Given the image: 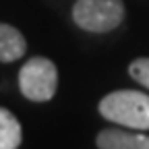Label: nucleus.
Segmentation results:
<instances>
[{
    "instance_id": "nucleus-3",
    "label": "nucleus",
    "mask_w": 149,
    "mask_h": 149,
    "mask_svg": "<svg viewBox=\"0 0 149 149\" xmlns=\"http://www.w3.org/2000/svg\"><path fill=\"white\" fill-rule=\"evenodd\" d=\"M19 87L21 93L31 102L52 100L58 87V70L54 62L44 56L29 58L19 70Z\"/></svg>"
},
{
    "instance_id": "nucleus-7",
    "label": "nucleus",
    "mask_w": 149,
    "mask_h": 149,
    "mask_svg": "<svg viewBox=\"0 0 149 149\" xmlns=\"http://www.w3.org/2000/svg\"><path fill=\"white\" fill-rule=\"evenodd\" d=\"M128 72L137 83L149 89V58H137L135 62H130Z\"/></svg>"
},
{
    "instance_id": "nucleus-6",
    "label": "nucleus",
    "mask_w": 149,
    "mask_h": 149,
    "mask_svg": "<svg viewBox=\"0 0 149 149\" xmlns=\"http://www.w3.org/2000/svg\"><path fill=\"white\" fill-rule=\"evenodd\" d=\"M21 145V124L13 112L0 108V149H19Z\"/></svg>"
},
{
    "instance_id": "nucleus-4",
    "label": "nucleus",
    "mask_w": 149,
    "mask_h": 149,
    "mask_svg": "<svg viewBox=\"0 0 149 149\" xmlns=\"http://www.w3.org/2000/svg\"><path fill=\"white\" fill-rule=\"evenodd\" d=\"M100 149H149V137L120 128H104L97 135Z\"/></svg>"
},
{
    "instance_id": "nucleus-1",
    "label": "nucleus",
    "mask_w": 149,
    "mask_h": 149,
    "mask_svg": "<svg viewBox=\"0 0 149 149\" xmlns=\"http://www.w3.org/2000/svg\"><path fill=\"white\" fill-rule=\"evenodd\" d=\"M100 114L126 128L147 130L149 128V95L133 89L112 91L100 102Z\"/></svg>"
},
{
    "instance_id": "nucleus-2",
    "label": "nucleus",
    "mask_w": 149,
    "mask_h": 149,
    "mask_svg": "<svg viewBox=\"0 0 149 149\" xmlns=\"http://www.w3.org/2000/svg\"><path fill=\"white\" fill-rule=\"evenodd\" d=\"M72 19L81 29L93 33H106L116 29L124 19L122 0H77Z\"/></svg>"
},
{
    "instance_id": "nucleus-5",
    "label": "nucleus",
    "mask_w": 149,
    "mask_h": 149,
    "mask_svg": "<svg viewBox=\"0 0 149 149\" xmlns=\"http://www.w3.org/2000/svg\"><path fill=\"white\" fill-rule=\"evenodd\" d=\"M27 52L23 33L8 23H0V62H15Z\"/></svg>"
}]
</instances>
